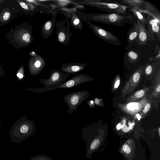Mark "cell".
I'll return each mask as SVG.
<instances>
[{
	"mask_svg": "<svg viewBox=\"0 0 160 160\" xmlns=\"http://www.w3.org/2000/svg\"><path fill=\"white\" fill-rule=\"evenodd\" d=\"M138 106V104L135 102H131L127 105V108L130 110H132L135 109Z\"/></svg>",
	"mask_w": 160,
	"mask_h": 160,
	"instance_id": "22",
	"label": "cell"
},
{
	"mask_svg": "<svg viewBox=\"0 0 160 160\" xmlns=\"http://www.w3.org/2000/svg\"><path fill=\"white\" fill-rule=\"evenodd\" d=\"M120 81L119 79L116 81L114 85V87L115 88H118L120 84Z\"/></svg>",
	"mask_w": 160,
	"mask_h": 160,
	"instance_id": "31",
	"label": "cell"
},
{
	"mask_svg": "<svg viewBox=\"0 0 160 160\" xmlns=\"http://www.w3.org/2000/svg\"><path fill=\"white\" fill-rule=\"evenodd\" d=\"M87 65L85 63L70 62L62 65L61 69L63 72L70 75L82 71Z\"/></svg>",
	"mask_w": 160,
	"mask_h": 160,
	"instance_id": "10",
	"label": "cell"
},
{
	"mask_svg": "<svg viewBox=\"0 0 160 160\" xmlns=\"http://www.w3.org/2000/svg\"><path fill=\"white\" fill-rule=\"evenodd\" d=\"M88 94L87 91H81L71 92L63 96L64 101L68 107V111L69 115H71L81 103L87 99Z\"/></svg>",
	"mask_w": 160,
	"mask_h": 160,
	"instance_id": "5",
	"label": "cell"
},
{
	"mask_svg": "<svg viewBox=\"0 0 160 160\" xmlns=\"http://www.w3.org/2000/svg\"><path fill=\"white\" fill-rule=\"evenodd\" d=\"M70 75L58 70L51 69L49 78H41L40 80V83L43 86V87L29 88L28 90L36 93H43L57 89Z\"/></svg>",
	"mask_w": 160,
	"mask_h": 160,
	"instance_id": "3",
	"label": "cell"
},
{
	"mask_svg": "<svg viewBox=\"0 0 160 160\" xmlns=\"http://www.w3.org/2000/svg\"><path fill=\"white\" fill-rule=\"evenodd\" d=\"M130 10L133 13L134 16L142 25L145 26L147 23V19L138 10L137 8H131Z\"/></svg>",
	"mask_w": 160,
	"mask_h": 160,
	"instance_id": "17",
	"label": "cell"
},
{
	"mask_svg": "<svg viewBox=\"0 0 160 160\" xmlns=\"http://www.w3.org/2000/svg\"><path fill=\"white\" fill-rule=\"evenodd\" d=\"M82 16L85 21L92 20L117 26H122L126 24L132 23L133 21L132 16L129 14L84 13Z\"/></svg>",
	"mask_w": 160,
	"mask_h": 160,
	"instance_id": "1",
	"label": "cell"
},
{
	"mask_svg": "<svg viewBox=\"0 0 160 160\" xmlns=\"http://www.w3.org/2000/svg\"><path fill=\"white\" fill-rule=\"evenodd\" d=\"M33 64V69L31 72L32 76H35L41 72L46 64L44 58L41 55L37 56Z\"/></svg>",
	"mask_w": 160,
	"mask_h": 160,
	"instance_id": "14",
	"label": "cell"
},
{
	"mask_svg": "<svg viewBox=\"0 0 160 160\" xmlns=\"http://www.w3.org/2000/svg\"><path fill=\"white\" fill-rule=\"evenodd\" d=\"M152 67L151 65H148L146 68L145 72L146 73L147 75L151 74L152 71Z\"/></svg>",
	"mask_w": 160,
	"mask_h": 160,
	"instance_id": "25",
	"label": "cell"
},
{
	"mask_svg": "<svg viewBox=\"0 0 160 160\" xmlns=\"http://www.w3.org/2000/svg\"><path fill=\"white\" fill-rule=\"evenodd\" d=\"M138 27L137 22H134L133 26L129 32L128 37V42H133L136 40L138 35Z\"/></svg>",
	"mask_w": 160,
	"mask_h": 160,
	"instance_id": "16",
	"label": "cell"
},
{
	"mask_svg": "<svg viewBox=\"0 0 160 160\" xmlns=\"http://www.w3.org/2000/svg\"><path fill=\"white\" fill-rule=\"evenodd\" d=\"M17 76L19 78H22L23 77V75L22 73L18 72L17 74Z\"/></svg>",
	"mask_w": 160,
	"mask_h": 160,
	"instance_id": "32",
	"label": "cell"
},
{
	"mask_svg": "<svg viewBox=\"0 0 160 160\" xmlns=\"http://www.w3.org/2000/svg\"><path fill=\"white\" fill-rule=\"evenodd\" d=\"M123 123L124 124H126V121L125 120H123Z\"/></svg>",
	"mask_w": 160,
	"mask_h": 160,
	"instance_id": "36",
	"label": "cell"
},
{
	"mask_svg": "<svg viewBox=\"0 0 160 160\" xmlns=\"http://www.w3.org/2000/svg\"><path fill=\"white\" fill-rule=\"evenodd\" d=\"M121 128L125 132H127L130 130V128H128L125 124H123L121 125Z\"/></svg>",
	"mask_w": 160,
	"mask_h": 160,
	"instance_id": "27",
	"label": "cell"
},
{
	"mask_svg": "<svg viewBox=\"0 0 160 160\" xmlns=\"http://www.w3.org/2000/svg\"><path fill=\"white\" fill-rule=\"evenodd\" d=\"M57 26V38L58 41L63 44H68L71 38V33L69 29L64 25V22H55Z\"/></svg>",
	"mask_w": 160,
	"mask_h": 160,
	"instance_id": "7",
	"label": "cell"
},
{
	"mask_svg": "<svg viewBox=\"0 0 160 160\" xmlns=\"http://www.w3.org/2000/svg\"><path fill=\"white\" fill-rule=\"evenodd\" d=\"M127 56L128 59L130 60L135 61L139 58V55L138 52L132 50L128 52Z\"/></svg>",
	"mask_w": 160,
	"mask_h": 160,
	"instance_id": "19",
	"label": "cell"
},
{
	"mask_svg": "<svg viewBox=\"0 0 160 160\" xmlns=\"http://www.w3.org/2000/svg\"><path fill=\"white\" fill-rule=\"evenodd\" d=\"M30 160H52L49 156L44 154L38 155L35 157H32Z\"/></svg>",
	"mask_w": 160,
	"mask_h": 160,
	"instance_id": "20",
	"label": "cell"
},
{
	"mask_svg": "<svg viewBox=\"0 0 160 160\" xmlns=\"http://www.w3.org/2000/svg\"><path fill=\"white\" fill-rule=\"evenodd\" d=\"M123 150L127 153H129L130 152V148L127 145H124L122 147Z\"/></svg>",
	"mask_w": 160,
	"mask_h": 160,
	"instance_id": "26",
	"label": "cell"
},
{
	"mask_svg": "<svg viewBox=\"0 0 160 160\" xmlns=\"http://www.w3.org/2000/svg\"><path fill=\"white\" fill-rule=\"evenodd\" d=\"M156 91L157 92H160V85H159L156 89Z\"/></svg>",
	"mask_w": 160,
	"mask_h": 160,
	"instance_id": "35",
	"label": "cell"
},
{
	"mask_svg": "<svg viewBox=\"0 0 160 160\" xmlns=\"http://www.w3.org/2000/svg\"><path fill=\"white\" fill-rule=\"evenodd\" d=\"M159 134H160V129H159Z\"/></svg>",
	"mask_w": 160,
	"mask_h": 160,
	"instance_id": "38",
	"label": "cell"
},
{
	"mask_svg": "<svg viewBox=\"0 0 160 160\" xmlns=\"http://www.w3.org/2000/svg\"><path fill=\"white\" fill-rule=\"evenodd\" d=\"M151 107L150 104L149 103H148L145 106L143 110V112L144 113H147Z\"/></svg>",
	"mask_w": 160,
	"mask_h": 160,
	"instance_id": "28",
	"label": "cell"
},
{
	"mask_svg": "<svg viewBox=\"0 0 160 160\" xmlns=\"http://www.w3.org/2000/svg\"><path fill=\"white\" fill-rule=\"evenodd\" d=\"M23 9L25 10H28V6L24 2H21L19 3Z\"/></svg>",
	"mask_w": 160,
	"mask_h": 160,
	"instance_id": "30",
	"label": "cell"
},
{
	"mask_svg": "<svg viewBox=\"0 0 160 160\" xmlns=\"http://www.w3.org/2000/svg\"><path fill=\"white\" fill-rule=\"evenodd\" d=\"M85 22L94 33L100 38L110 44L117 46L120 45L121 41L120 39L112 33L88 21H85Z\"/></svg>",
	"mask_w": 160,
	"mask_h": 160,
	"instance_id": "6",
	"label": "cell"
},
{
	"mask_svg": "<svg viewBox=\"0 0 160 160\" xmlns=\"http://www.w3.org/2000/svg\"><path fill=\"white\" fill-rule=\"evenodd\" d=\"M30 35L28 33H25L22 36L23 40L27 42H29L30 41Z\"/></svg>",
	"mask_w": 160,
	"mask_h": 160,
	"instance_id": "21",
	"label": "cell"
},
{
	"mask_svg": "<svg viewBox=\"0 0 160 160\" xmlns=\"http://www.w3.org/2000/svg\"><path fill=\"white\" fill-rule=\"evenodd\" d=\"M55 16L56 15H54L51 19L46 22L41 27V32L42 38H47L52 34L56 22Z\"/></svg>",
	"mask_w": 160,
	"mask_h": 160,
	"instance_id": "12",
	"label": "cell"
},
{
	"mask_svg": "<svg viewBox=\"0 0 160 160\" xmlns=\"http://www.w3.org/2000/svg\"><path fill=\"white\" fill-rule=\"evenodd\" d=\"M90 102L92 104H93V103H94L93 101H90Z\"/></svg>",
	"mask_w": 160,
	"mask_h": 160,
	"instance_id": "37",
	"label": "cell"
},
{
	"mask_svg": "<svg viewBox=\"0 0 160 160\" xmlns=\"http://www.w3.org/2000/svg\"><path fill=\"white\" fill-rule=\"evenodd\" d=\"M136 116L137 118H138V120H139L141 119V116L139 114H136Z\"/></svg>",
	"mask_w": 160,
	"mask_h": 160,
	"instance_id": "34",
	"label": "cell"
},
{
	"mask_svg": "<svg viewBox=\"0 0 160 160\" xmlns=\"http://www.w3.org/2000/svg\"><path fill=\"white\" fill-rule=\"evenodd\" d=\"M144 91L143 90H139L135 94V96L137 98H140L142 97L144 95Z\"/></svg>",
	"mask_w": 160,
	"mask_h": 160,
	"instance_id": "23",
	"label": "cell"
},
{
	"mask_svg": "<svg viewBox=\"0 0 160 160\" xmlns=\"http://www.w3.org/2000/svg\"><path fill=\"white\" fill-rule=\"evenodd\" d=\"M123 3L128 5L130 8L142 9L147 1L143 0H122Z\"/></svg>",
	"mask_w": 160,
	"mask_h": 160,
	"instance_id": "15",
	"label": "cell"
},
{
	"mask_svg": "<svg viewBox=\"0 0 160 160\" xmlns=\"http://www.w3.org/2000/svg\"><path fill=\"white\" fill-rule=\"evenodd\" d=\"M10 16V13L8 12H5L3 16V18L5 20H8Z\"/></svg>",
	"mask_w": 160,
	"mask_h": 160,
	"instance_id": "29",
	"label": "cell"
},
{
	"mask_svg": "<svg viewBox=\"0 0 160 160\" xmlns=\"http://www.w3.org/2000/svg\"><path fill=\"white\" fill-rule=\"evenodd\" d=\"M71 24L72 27L76 29L81 30L83 28V24L81 20L76 14H74L71 19Z\"/></svg>",
	"mask_w": 160,
	"mask_h": 160,
	"instance_id": "18",
	"label": "cell"
},
{
	"mask_svg": "<svg viewBox=\"0 0 160 160\" xmlns=\"http://www.w3.org/2000/svg\"><path fill=\"white\" fill-rule=\"evenodd\" d=\"M82 3L98 8L109 13L124 15L128 14L126 10L127 8H130L128 6L111 1L87 0L82 2Z\"/></svg>",
	"mask_w": 160,
	"mask_h": 160,
	"instance_id": "4",
	"label": "cell"
},
{
	"mask_svg": "<svg viewBox=\"0 0 160 160\" xmlns=\"http://www.w3.org/2000/svg\"><path fill=\"white\" fill-rule=\"evenodd\" d=\"M89 77L83 74H78L66 81L57 89H68L73 88L83 83L88 82Z\"/></svg>",
	"mask_w": 160,
	"mask_h": 160,
	"instance_id": "8",
	"label": "cell"
},
{
	"mask_svg": "<svg viewBox=\"0 0 160 160\" xmlns=\"http://www.w3.org/2000/svg\"><path fill=\"white\" fill-rule=\"evenodd\" d=\"M147 23L148 29L147 32L149 39L152 41L155 40L154 35L156 36L158 40L160 39V23L158 22L153 19L148 17Z\"/></svg>",
	"mask_w": 160,
	"mask_h": 160,
	"instance_id": "9",
	"label": "cell"
},
{
	"mask_svg": "<svg viewBox=\"0 0 160 160\" xmlns=\"http://www.w3.org/2000/svg\"><path fill=\"white\" fill-rule=\"evenodd\" d=\"M138 32V35L136 40L140 46H142L146 45L150 40L147 33V30L145 26L141 24L137 20Z\"/></svg>",
	"mask_w": 160,
	"mask_h": 160,
	"instance_id": "13",
	"label": "cell"
},
{
	"mask_svg": "<svg viewBox=\"0 0 160 160\" xmlns=\"http://www.w3.org/2000/svg\"><path fill=\"white\" fill-rule=\"evenodd\" d=\"M20 118L14 123L10 130L12 142L19 143L25 140L35 134L36 128L33 121L26 118Z\"/></svg>",
	"mask_w": 160,
	"mask_h": 160,
	"instance_id": "2",
	"label": "cell"
},
{
	"mask_svg": "<svg viewBox=\"0 0 160 160\" xmlns=\"http://www.w3.org/2000/svg\"><path fill=\"white\" fill-rule=\"evenodd\" d=\"M143 8H137L142 14L143 13L149 15L158 22L160 23V13L154 6L147 2Z\"/></svg>",
	"mask_w": 160,
	"mask_h": 160,
	"instance_id": "11",
	"label": "cell"
},
{
	"mask_svg": "<svg viewBox=\"0 0 160 160\" xmlns=\"http://www.w3.org/2000/svg\"><path fill=\"white\" fill-rule=\"evenodd\" d=\"M140 75L139 73L135 72L133 75L132 80L133 82H138L140 78Z\"/></svg>",
	"mask_w": 160,
	"mask_h": 160,
	"instance_id": "24",
	"label": "cell"
},
{
	"mask_svg": "<svg viewBox=\"0 0 160 160\" xmlns=\"http://www.w3.org/2000/svg\"><path fill=\"white\" fill-rule=\"evenodd\" d=\"M121 125L120 123L118 124L117 126V128L118 130H119L121 129Z\"/></svg>",
	"mask_w": 160,
	"mask_h": 160,
	"instance_id": "33",
	"label": "cell"
},
{
	"mask_svg": "<svg viewBox=\"0 0 160 160\" xmlns=\"http://www.w3.org/2000/svg\"></svg>",
	"mask_w": 160,
	"mask_h": 160,
	"instance_id": "39",
	"label": "cell"
}]
</instances>
